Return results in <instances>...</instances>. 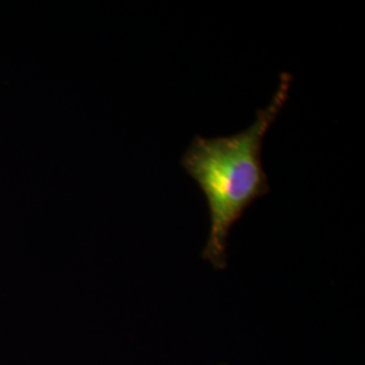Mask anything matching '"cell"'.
Masks as SVG:
<instances>
[{"label": "cell", "mask_w": 365, "mask_h": 365, "mask_svg": "<svg viewBox=\"0 0 365 365\" xmlns=\"http://www.w3.org/2000/svg\"><path fill=\"white\" fill-rule=\"evenodd\" d=\"M292 76L282 72L269 105L256 113L248 129L233 135L206 138L195 135L180 158L182 170L206 199L210 229L202 259L214 269H226L229 235L245 211L269 194L262 165V146L289 98Z\"/></svg>", "instance_id": "1"}]
</instances>
